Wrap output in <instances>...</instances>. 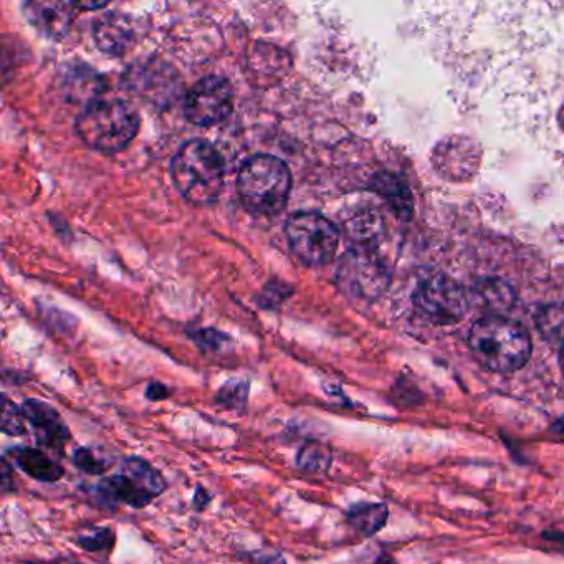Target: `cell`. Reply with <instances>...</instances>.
<instances>
[{"label": "cell", "mask_w": 564, "mask_h": 564, "mask_svg": "<svg viewBox=\"0 0 564 564\" xmlns=\"http://www.w3.org/2000/svg\"><path fill=\"white\" fill-rule=\"evenodd\" d=\"M536 325L545 340L564 345V305L546 306L538 313Z\"/></svg>", "instance_id": "d6986e66"}, {"label": "cell", "mask_w": 564, "mask_h": 564, "mask_svg": "<svg viewBox=\"0 0 564 564\" xmlns=\"http://www.w3.org/2000/svg\"><path fill=\"white\" fill-rule=\"evenodd\" d=\"M388 517V508L381 503H356L346 513L349 526L363 536H373L383 530Z\"/></svg>", "instance_id": "9a60e30c"}, {"label": "cell", "mask_w": 564, "mask_h": 564, "mask_svg": "<svg viewBox=\"0 0 564 564\" xmlns=\"http://www.w3.org/2000/svg\"><path fill=\"white\" fill-rule=\"evenodd\" d=\"M77 131L91 149L120 153L138 134V111L118 98L93 100L78 115Z\"/></svg>", "instance_id": "277c9868"}, {"label": "cell", "mask_w": 564, "mask_h": 564, "mask_svg": "<svg viewBox=\"0 0 564 564\" xmlns=\"http://www.w3.org/2000/svg\"><path fill=\"white\" fill-rule=\"evenodd\" d=\"M20 407L24 412L25 421L34 429L35 439L39 445L62 454L63 447L72 439V432L63 421L60 412L40 399H25Z\"/></svg>", "instance_id": "30bf717a"}, {"label": "cell", "mask_w": 564, "mask_h": 564, "mask_svg": "<svg viewBox=\"0 0 564 564\" xmlns=\"http://www.w3.org/2000/svg\"><path fill=\"white\" fill-rule=\"evenodd\" d=\"M561 369H563L564 373V345L563 348H561Z\"/></svg>", "instance_id": "1f68e13d"}, {"label": "cell", "mask_w": 564, "mask_h": 564, "mask_svg": "<svg viewBox=\"0 0 564 564\" xmlns=\"http://www.w3.org/2000/svg\"><path fill=\"white\" fill-rule=\"evenodd\" d=\"M414 303L421 316L432 325H454L464 318L469 298L464 288L449 277L429 278L417 288Z\"/></svg>", "instance_id": "52a82bcc"}, {"label": "cell", "mask_w": 564, "mask_h": 564, "mask_svg": "<svg viewBox=\"0 0 564 564\" xmlns=\"http://www.w3.org/2000/svg\"><path fill=\"white\" fill-rule=\"evenodd\" d=\"M2 475H0V483H2V493L7 495V493L17 492V487H15L14 482V470L10 467L9 460L7 457H2Z\"/></svg>", "instance_id": "484cf974"}, {"label": "cell", "mask_w": 564, "mask_h": 564, "mask_svg": "<svg viewBox=\"0 0 564 564\" xmlns=\"http://www.w3.org/2000/svg\"><path fill=\"white\" fill-rule=\"evenodd\" d=\"M75 10V4L57 0H30L24 4L25 19L48 39H62L70 32Z\"/></svg>", "instance_id": "7c38bea8"}, {"label": "cell", "mask_w": 564, "mask_h": 564, "mask_svg": "<svg viewBox=\"0 0 564 564\" xmlns=\"http://www.w3.org/2000/svg\"><path fill=\"white\" fill-rule=\"evenodd\" d=\"M224 341L225 336L220 335L216 330L202 331L201 335H197V343H199L202 348L212 349V351L219 349Z\"/></svg>", "instance_id": "d4e9b609"}, {"label": "cell", "mask_w": 564, "mask_h": 564, "mask_svg": "<svg viewBox=\"0 0 564 564\" xmlns=\"http://www.w3.org/2000/svg\"><path fill=\"white\" fill-rule=\"evenodd\" d=\"M116 543V535L110 526H93L87 533L77 538V545L82 546L83 550L90 553H100V551H111Z\"/></svg>", "instance_id": "ffe728a7"}, {"label": "cell", "mask_w": 564, "mask_h": 564, "mask_svg": "<svg viewBox=\"0 0 564 564\" xmlns=\"http://www.w3.org/2000/svg\"><path fill=\"white\" fill-rule=\"evenodd\" d=\"M293 254L308 267H323L335 259L340 247V232L335 224L318 212H297L285 225Z\"/></svg>", "instance_id": "5b68a950"}, {"label": "cell", "mask_w": 564, "mask_h": 564, "mask_svg": "<svg viewBox=\"0 0 564 564\" xmlns=\"http://www.w3.org/2000/svg\"><path fill=\"white\" fill-rule=\"evenodd\" d=\"M171 174L179 194L192 204H211L224 189V159L202 139L181 146L171 163Z\"/></svg>", "instance_id": "3957f363"}, {"label": "cell", "mask_w": 564, "mask_h": 564, "mask_svg": "<svg viewBox=\"0 0 564 564\" xmlns=\"http://www.w3.org/2000/svg\"><path fill=\"white\" fill-rule=\"evenodd\" d=\"M93 493H95L96 502L108 510H116L121 505L139 510V508L148 507L149 503L156 500L153 493L123 472L101 478L93 488Z\"/></svg>", "instance_id": "8fae6325"}, {"label": "cell", "mask_w": 564, "mask_h": 564, "mask_svg": "<svg viewBox=\"0 0 564 564\" xmlns=\"http://www.w3.org/2000/svg\"><path fill=\"white\" fill-rule=\"evenodd\" d=\"M250 384L249 381L242 379H230L224 386H220L214 402L217 406L227 411L239 412L244 414L249 404Z\"/></svg>", "instance_id": "ac0fdd59"}, {"label": "cell", "mask_w": 564, "mask_h": 564, "mask_svg": "<svg viewBox=\"0 0 564 564\" xmlns=\"http://www.w3.org/2000/svg\"><path fill=\"white\" fill-rule=\"evenodd\" d=\"M553 432H560L561 435H564V419L556 422L555 426H553Z\"/></svg>", "instance_id": "f546056e"}, {"label": "cell", "mask_w": 564, "mask_h": 564, "mask_svg": "<svg viewBox=\"0 0 564 564\" xmlns=\"http://www.w3.org/2000/svg\"><path fill=\"white\" fill-rule=\"evenodd\" d=\"M19 564H87L77 560H55V561H22Z\"/></svg>", "instance_id": "83f0119b"}, {"label": "cell", "mask_w": 564, "mask_h": 564, "mask_svg": "<svg viewBox=\"0 0 564 564\" xmlns=\"http://www.w3.org/2000/svg\"><path fill=\"white\" fill-rule=\"evenodd\" d=\"M0 431L4 432L5 435H10V437H22V435L27 434L22 407L15 406V402L10 401L5 394L2 396Z\"/></svg>", "instance_id": "44dd1931"}, {"label": "cell", "mask_w": 564, "mask_h": 564, "mask_svg": "<svg viewBox=\"0 0 564 564\" xmlns=\"http://www.w3.org/2000/svg\"><path fill=\"white\" fill-rule=\"evenodd\" d=\"M235 91L227 78L204 77L187 91L184 115L192 125H219L234 110Z\"/></svg>", "instance_id": "8992f818"}, {"label": "cell", "mask_w": 564, "mask_h": 564, "mask_svg": "<svg viewBox=\"0 0 564 564\" xmlns=\"http://www.w3.org/2000/svg\"><path fill=\"white\" fill-rule=\"evenodd\" d=\"M95 42L100 50L110 55H125L133 45L134 32L130 20L123 15L110 12V14L96 20L93 27Z\"/></svg>", "instance_id": "4fadbf2b"}, {"label": "cell", "mask_w": 564, "mask_h": 564, "mask_svg": "<svg viewBox=\"0 0 564 564\" xmlns=\"http://www.w3.org/2000/svg\"><path fill=\"white\" fill-rule=\"evenodd\" d=\"M338 282L345 292L356 297L373 298L383 292L388 275L383 263L369 250H351L341 259Z\"/></svg>", "instance_id": "ba28073f"}, {"label": "cell", "mask_w": 564, "mask_h": 564, "mask_svg": "<svg viewBox=\"0 0 564 564\" xmlns=\"http://www.w3.org/2000/svg\"><path fill=\"white\" fill-rule=\"evenodd\" d=\"M239 558L250 564H287V560L277 550L249 551V553H240Z\"/></svg>", "instance_id": "603a6c76"}, {"label": "cell", "mask_w": 564, "mask_h": 564, "mask_svg": "<svg viewBox=\"0 0 564 564\" xmlns=\"http://www.w3.org/2000/svg\"><path fill=\"white\" fill-rule=\"evenodd\" d=\"M144 396L149 402L166 401L171 396V389L166 384L158 383V381H151L144 392Z\"/></svg>", "instance_id": "cb8c5ba5"}, {"label": "cell", "mask_w": 564, "mask_h": 564, "mask_svg": "<svg viewBox=\"0 0 564 564\" xmlns=\"http://www.w3.org/2000/svg\"><path fill=\"white\" fill-rule=\"evenodd\" d=\"M211 493L207 492L206 488L202 485H197L194 498H192V505L196 508L197 512H204L209 505H211Z\"/></svg>", "instance_id": "4316f807"}, {"label": "cell", "mask_w": 564, "mask_h": 564, "mask_svg": "<svg viewBox=\"0 0 564 564\" xmlns=\"http://www.w3.org/2000/svg\"><path fill=\"white\" fill-rule=\"evenodd\" d=\"M75 7H77V9L83 10H98L106 7V4L105 2H101V4H75Z\"/></svg>", "instance_id": "f1b7e54d"}, {"label": "cell", "mask_w": 564, "mask_h": 564, "mask_svg": "<svg viewBox=\"0 0 564 564\" xmlns=\"http://www.w3.org/2000/svg\"><path fill=\"white\" fill-rule=\"evenodd\" d=\"M333 464V454L328 445L318 440H306L298 449L295 465L306 474H325Z\"/></svg>", "instance_id": "e0dca14e"}, {"label": "cell", "mask_w": 564, "mask_h": 564, "mask_svg": "<svg viewBox=\"0 0 564 564\" xmlns=\"http://www.w3.org/2000/svg\"><path fill=\"white\" fill-rule=\"evenodd\" d=\"M292 182V173L282 159L257 154L242 164L237 192L245 211L252 216L272 217L287 206Z\"/></svg>", "instance_id": "7a4b0ae2"}, {"label": "cell", "mask_w": 564, "mask_h": 564, "mask_svg": "<svg viewBox=\"0 0 564 564\" xmlns=\"http://www.w3.org/2000/svg\"><path fill=\"white\" fill-rule=\"evenodd\" d=\"M469 346L483 368L508 374L523 368L531 356V338L517 321L487 316L470 328Z\"/></svg>", "instance_id": "6da1fadb"}, {"label": "cell", "mask_w": 564, "mask_h": 564, "mask_svg": "<svg viewBox=\"0 0 564 564\" xmlns=\"http://www.w3.org/2000/svg\"><path fill=\"white\" fill-rule=\"evenodd\" d=\"M14 464L27 477L34 478L40 483H55L62 480L65 469L57 460L50 459L45 452L35 447H15L10 449Z\"/></svg>", "instance_id": "5bb4252c"}, {"label": "cell", "mask_w": 564, "mask_h": 564, "mask_svg": "<svg viewBox=\"0 0 564 564\" xmlns=\"http://www.w3.org/2000/svg\"><path fill=\"white\" fill-rule=\"evenodd\" d=\"M121 472L133 477L136 482L141 483L156 498L161 497L168 488V483L164 480L163 474L149 464L148 460L141 459L138 455H128L121 460Z\"/></svg>", "instance_id": "2e32d148"}, {"label": "cell", "mask_w": 564, "mask_h": 564, "mask_svg": "<svg viewBox=\"0 0 564 564\" xmlns=\"http://www.w3.org/2000/svg\"><path fill=\"white\" fill-rule=\"evenodd\" d=\"M374 564H396V563H394V560H392V558H389V556H383V558H379V560L376 561V563Z\"/></svg>", "instance_id": "4dcf8cb0"}, {"label": "cell", "mask_w": 564, "mask_h": 564, "mask_svg": "<svg viewBox=\"0 0 564 564\" xmlns=\"http://www.w3.org/2000/svg\"><path fill=\"white\" fill-rule=\"evenodd\" d=\"M72 462L80 472L87 475L105 474L113 462L101 459L90 447H78L72 455Z\"/></svg>", "instance_id": "7402d4cb"}, {"label": "cell", "mask_w": 564, "mask_h": 564, "mask_svg": "<svg viewBox=\"0 0 564 564\" xmlns=\"http://www.w3.org/2000/svg\"><path fill=\"white\" fill-rule=\"evenodd\" d=\"M290 53L277 45L255 42L247 53L245 73L255 87L268 88L282 82L292 70Z\"/></svg>", "instance_id": "9c48e42d"}]
</instances>
